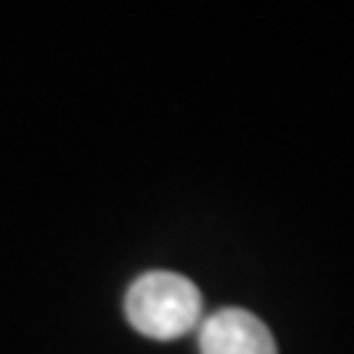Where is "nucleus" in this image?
<instances>
[{
  "instance_id": "obj_1",
  "label": "nucleus",
  "mask_w": 354,
  "mask_h": 354,
  "mask_svg": "<svg viewBox=\"0 0 354 354\" xmlns=\"http://www.w3.org/2000/svg\"><path fill=\"white\" fill-rule=\"evenodd\" d=\"M201 312V289L187 276L165 272V269L138 276L125 295V315L131 328L158 342H174L190 328H197Z\"/></svg>"
},
{
  "instance_id": "obj_2",
  "label": "nucleus",
  "mask_w": 354,
  "mask_h": 354,
  "mask_svg": "<svg viewBox=\"0 0 354 354\" xmlns=\"http://www.w3.org/2000/svg\"><path fill=\"white\" fill-rule=\"evenodd\" d=\"M201 354H276V338L246 308H220L203 322Z\"/></svg>"
}]
</instances>
